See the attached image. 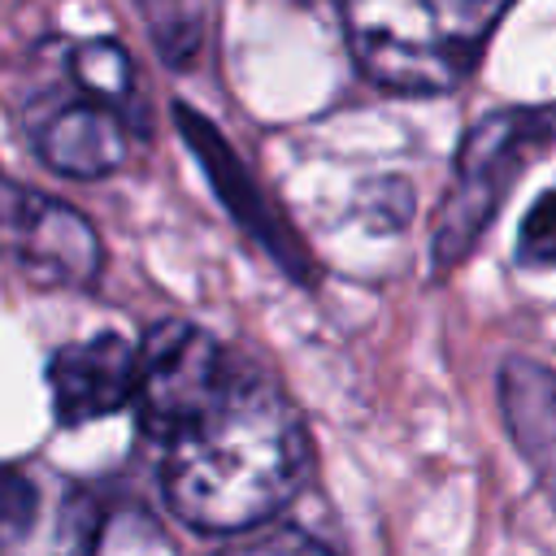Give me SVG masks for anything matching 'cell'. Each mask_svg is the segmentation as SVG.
I'll return each mask as SVG.
<instances>
[{
    "label": "cell",
    "mask_w": 556,
    "mask_h": 556,
    "mask_svg": "<svg viewBox=\"0 0 556 556\" xmlns=\"http://www.w3.org/2000/svg\"><path fill=\"white\" fill-rule=\"evenodd\" d=\"M148 30L161 48V56L169 65H182L195 48H200V17L191 9V0H139Z\"/></svg>",
    "instance_id": "7c38bea8"
},
{
    "label": "cell",
    "mask_w": 556,
    "mask_h": 556,
    "mask_svg": "<svg viewBox=\"0 0 556 556\" xmlns=\"http://www.w3.org/2000/svg\"><path fill=\"white\" fill-rule=\"evenodd\" d=\"M226 374H230V361L208 330L182 317L156 321L139 343L135 413L143 434L156 443H169L174 434H182L217 400Z\"/></svg>",
    "instance_id": "277c9868"
},
{
    "label": "cell",
    "mask_w": 556,
    "mask_h": 556,
    "mask_svg": "<svg viewBox=\"0 0 556 556\" xmlns=\"http://www.w3.org/2000/svg\"><path fill=\"white\" fill-rule=\"evenodd\" d=\"M500 413L521 460L556 504V369L508 356L500 365Z\"/></svg>",
    "instance_id": "30bf717a"
},
{
    "label": "cell",
    "mask_w": 556,
    "mask_h": 556,
    "mask_svg": "<svg viewBox=\"0 0 556 556\" xmlns=\"http://www.w3.org/2000/svg\"><path fill=\"white\" fill-rule=\"evenodd\" d=\"M139 382V348L130 339L104 330L83 343H65L48 361V387H52V413L61 426H87L100 421L135 400Z\"/></svg>",
    "instance_id": "52a82bcc"
},
{
    "label": "cell",
    "mask_w": 556,
    "mask_h": 556,
    "mask_svg": "<svg viewBox=\"0 0 556 556\" xmlns=\"http://www.w3.org/2000/svg\"><path fill=\"white\" fill-rule=\"evenodd\" d=\"M174 117H178V126H182V135H187V148H191L195 161L204 165V178L213 182V191H217L222 204L230 208V217H235L261 248H269V256H274L295 282H313L308 274H313L317 265L308 261V252L300 248V239H295V230L282 222V213L261 195L256 178H252L248 165L230 152V143L222 139V130H217L208 117H200L191 104H174Z\"/></svg>",
    "instance_id": "8992f818"
},
{
    "label": "cell",
    "mask_w": 556,
    "mask_h": 556,
    "mask_svg": "<svg viewBox=\"0 0 556 556\" xmlns=\"http://www.w3.org/2000/svg\"><path fill=\"white\" fill-rule=\"evenodd\" d=\"M552 143H556V109H500L465 135L452 165V187L443 195L430 235V256L439 274L473 252V243L508 200L517 174Z\"/></svg>",
    "instance_id": "3957f363"
},
{
    "label": "cell",
    "mask_w": 556,
    "mask_h": 556,
    "mask_svg": "<svg viewBox=\"0 0 556 556\" xmlns=\"http://www.w3.org/2000/svg\"><path fill=\"white\" fill-rule=\"evenodd\" d=\"M9 252L26 282L35 287H87L100 274V239L91 222L43 191H26L22 182H9Z\"/></svg>",
    "instance_id": "5b68a950"
},
{
    "label": "cell",
    "mask_w": 556,
    "mask_h": 556,
    "mask_svg": "<svg viewBox=\"0 0 556 556\" xmlns=\"http://www.w3.org/2000/svg\"><path fill=\"white\" fill-rule=\"evenodd\" d=\"M217 556H334V552L295 526H265L256 534L226 543Z\"/></svg>",
    "instance_id": "5bb4252c"
},
{
    "label": "cell",
    "mask_w": 556,
    "mask_h": 556,
    "mask_svg": "<svg viewBox=\"0 0 556 556\" xmlns=\"http://www.w3.org/2000/svg\"><path fill=\"white\" fill-rule=\"evenodd\" d=\"M65 74L83 96H91V100H100V104H109V109L130 117V104L139 100V87H135L130 56H126V48L117 39L65 43Z\"/></svg>",
    "instance_id": "8fae6325"
},
{
    "label": "cell",
    "mask_w": 556,
    "mask_h": 556,
    "mask_svg": "<svg viewBox=\"0 0 556 556\" xmlns=\"http://www.w3.org/2000/svg\"><path fill=\"white\" fill-rule=\"evenodd\" d=\"M30 143L39 152V161L56 174L104 178L130 152V117L74 87V96L39 109V117L30 126Z\"/></svg>",
    "instance_id": "9c48e42d"
},
{
    "label": "cell",
    "mask_w": 556,
    "mask_h": 556,
    "mask_svg": "<svg viewBox=\"0 0 556 556\" xmlns=\"http://www.w3.org/2000/svg\"><path fill=\"white\" fill-rule=\"evenodd\" d=\"M517 261L530 269H556V187L530 204L517 235Z\"/></svg>",
    "instance_id": "4fadbf2b"
},
{
    "label": "cell",
    "mask_w": 556,
    "mask_h": 556,
    "mask_svg": "<svg viewBox=\"0 0 556 556\" xmlns=\"http://www.w3.org/2000/svg\"><path fill=\"white\" fill-rule=\"evenodd\" d=\"M513 0H343L356 65L391 91H452L478 65Z\"/></svg>",
    "instance_id": "7a4b0ae2"
},
{
    "label": "cell",
    "mask_w": 556,
    "mask_h": 556,
    "mask_svg": "<svg viewBox=\"0 0 556 556\" xmlns=\"http://www.w3.org/2000/svg\"><path fill=\"white\" fill-rule=\"evenodd\" d=\"M0 530L4 556H96L100 508L83 486H61L56 504L43 508L39 482L22 469H9Z\"/></svg>",
    "instance_id": "ba28073f"
},
{
    "label": "cell",
    "mask_w": 556,
    "mask_h": 556,
    "mask_svg": "<svg viewBox=\"0 0 556 556\" xmlns=\"http://www.w3.org/2000/svg\"><path fill=\"white\" fill-rule=\"evenodd\" d=\"M313 443L287 391L230 361L217 400L165 443L161 491L178 521L204 534H248L300 495Z\"/></svg>",
    "instance_id": "6da1fadb"
}]
</instances>
